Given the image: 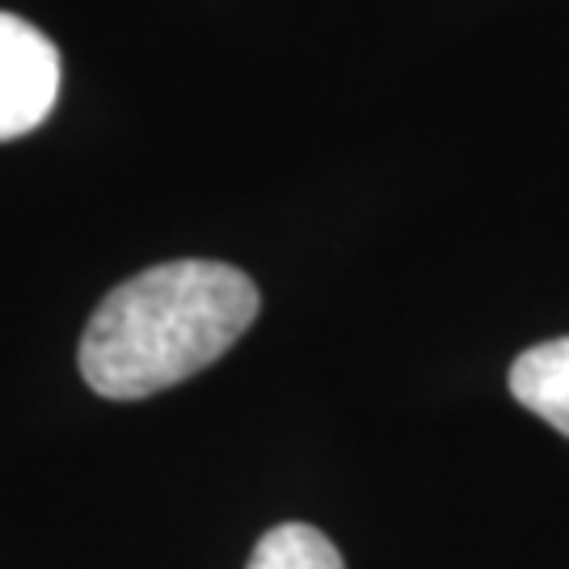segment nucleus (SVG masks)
Wrapping results in <instances>:
<instances>
[{
    "label": "nucleus",
    "mask_w": 569,
    "mask_h": 569,
    "mask_svg": "<svg viewBox=\"0 0 569 569\" xmlns=\"http://www.w3.org/2000/svg\"><path fill=\"white\" fill-rule=\"evenodd\" d=\"M258 283L228 262L182 258L140 270L89 317L81 376L106 401H143L224 359L258 321Z\"/></svg>",
    "instance_id": "nucleus-1"
},
{
    "label": "nucleus",
    "mask_w": 569,
    "mask_h": 569,
    "mask_svg": "<svg viewBox=\"0 0 569 569\" xmlns=\"http://www.w3.org/2000/svg\"><path fill=\"white\" fill-rule=\"evenodd\" d=\"M60 51L26 18L0 13V140L47 122L60 98Z\"/></svg>",
    "instance_id": "nucleus-2"
},
{
    "label": "nucleus",
    "mask_w": 569,
    "mask_h": 569,
    "mask_svg": "<svg viewBox=\"0 0 569 569\" xmlns=\"http://www.w3.org/2000/svg\"><path fill=\"white\" fill-rule=\"evenodd\" d=\"M510 397L569 439V338L523 350L510 363Z\"/></svg>",
    "instance_id": "nucleus-3"
},
{
    "label": "nucleus",
    "mask_w": 569,
    "mask_h": 569,
    "mask_svg": "<svg viewBox=\"0 0 569 569\" xmlns=\"http://www.w3.org/2000/svg\"><path fill=\"white\" fill-rule=\"evenodd\" d=\"M244 569H346L342 552L333 549L326 531L308 523H279L253 545Z\"/></svg>",
    "instance_id": "nucleus-4"
}]
</instances>
